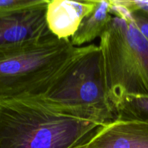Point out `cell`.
<instances>
[{"instance_id":"3957f363","label":"cell","mask_w":148,"mask_h":148,"mask_svg":"<svg viewBox=\"0 0 148 148\" xmlns=\"http://www.w3.org/2000/svg\"><path fill=\"white\" fill-rule=\"evenodd\" d=\"M51 33L0 49V98H38L77 50Z\"/></svg>"},{"instance_id":"7c38bea8","label":"cell","mask_w":148,"mask_h":148,"mask_svg":"<svg viewBox=\"0 0 148 148\" xmlns=\"http://www.w3.org/2000/svg\"><path fill=\"white\" fill-rule=\"evenodd\" d=\"M132 14L135 25L148 40V16L140 11L132 12Z\"/></svg>"},{"instance_id":"ba28073f","label":"cell","mask_w":148,"mask_h":148,"mask_svg":"<svg viewBox=\"0 0 148 148\" xmlns=\"http://www.w3.org/2000/svg\"><path fill=\"white\" fill-rule=\"evenodd\" d=\"M110 7V0H97L94 10L84 17L71 37L70 41L74 46L80 47L101 37L113 17Z\"/></svg>"},{"instance_id":"9c48e42d","label":"cell","mask_w":148,"mask_h":148,"mask_svg":"<svg viewBox=\"0 0 148 148\" xmlns=\"http://www.w3.org/2000/svg\"><path fill=\"white\" fill-rule=\"evenodd\" d=\"M116 119L148 122V96L127 95L115 109Z\"/></svg>"},{"instance_id":"30bf717a","label":"cell","mask_w":148,"mask_h":148,"mask_svg":"<svg viewBox=\"0 0 148 148\" xmlns=\"http://www.w3.org/2000/svg\"><path fill=\"white\" fill-rule=\"evenodd\" d=\"M43 0H0V12L19 11L41 4Z\"/></svg>"},{"instance_id":"7a4b0ae2","label":"cell","mask_w":148,"mask_h":148,"mask_svg":"<svg viewBox=\"0 0 148 148\" xmlns=\"http://www.w3.org/2000/svg\"><path fill=\"white\" fill-rule=\"evenodd\" d=\"M37 99L61 112L100 124L116 119L107 95L102 55L92 43L73 56Z\"/></svg>"},{"instance_id":"8fae6325","label":"cell","mask_w":148,"mask_h":148,"mask_svg":"<svg viewBox=\"0 0 148 148\" xmlns=\"http://www.w3.org/2000/svg\"><path fill=\"white\" fill-rule=\"evenodd\" d=\"M117 4L126 7L130 12L140 11L148 16V1L140 0H114Z\"/></svg>"},{"instance_id":"4fadbf2b","label":"cell","mask_w":148,"mask_h":148,"mask_svg":"<svg viewBox=\"0 0 148 148\" xmlns=\"http://www.w3.org/2000/svg\"><path fill=\"white\" fill-rule=\"evenodd\" d=\"M85 147V146H84ZM84 147H77V148H84Z\"/></svg>"},{"instance_id":"277c9868","label":"cell","mask_w":148,"mask_h":148,"mask_svg":"<svg viewBox=\"0 0 148 148\" xmlns=\"http://www.w3.org/2000/svg\"><path fill=\"white\" fill-rule=\"evenodd\" d=\"M98 46L114 113L127 95L148 96V40L134 21L113 15Z\"/></svg>"},{"instance_id":"52a82bcc","label":"cell","mask_w":148,"mask_h":148,"mask_svg":"<svg viewBox=\"0 0 148 148\" xmlns=\"http://www.w3.org/2000/svg\"><path fill=\"white\" fill-rule=\"evenodd\" d=\"M97 0H49L46 9L48 26L59 38L70 39L84 17L94 10Z\"/></svg>"},{"instance_id":"6da1fadb","label":"cell","mask_w":148,"mask_h":148,"mask_svg":"<svg viewBox=\"0 0 148 148\" xmlns=\"http://www.w3.org/2000/svg\"><path fill=\"white\" fill-rule=\"evenodd\" d=\"M104 125L37 98H0V148L84 147Z\"/></svg>"},{"instance_id":"5b68a950","label":"cell","mask_w":148,"mask_h":148,"mask_svg":"<svg viewBox=\"0 0 148 148\" xmlns=\"http://www.w3.org/2000/svg\"><path fill=\"white\" fill-rule=\"evenodd\" d=\"M49 0L19 11L0 12V49L37 40L50 34L46 20Z\"/></svg>"},{"instance_id":"8992f818","label":"cell","mask_w":148,"mask_h":148,"mask_svg":"<svg viewBox=\"0 0 148 148\" xmlns=\"http://www.w3.org/2000/svg\"><path fill=\"white\" fill-rule=\"evenodd\" d=\"M84 148H148V122L116 119L105 124Z\"/></svg>"}]
</instances>
